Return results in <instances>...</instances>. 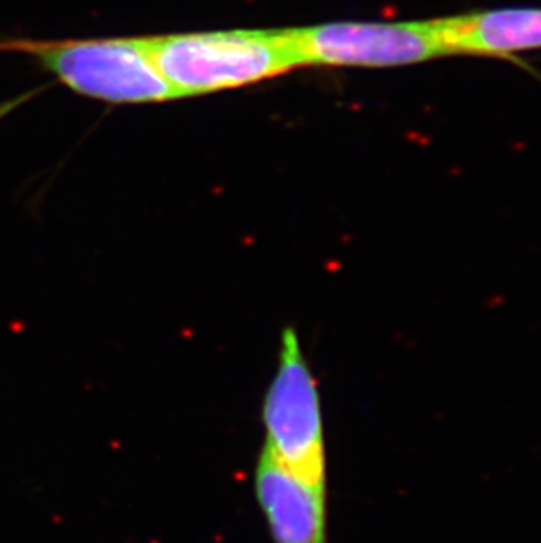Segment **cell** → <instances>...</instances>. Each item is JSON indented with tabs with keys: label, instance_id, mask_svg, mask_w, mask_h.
<instances>
[{
	"label": "cell",
	"instance_id": "1",
	"mask_svg": "<svg viewBox=\"0 0 541 543\" xmlns=\"http://www.w3.org/2000/svg\"><path fill=\"white\" fill-rule=\"evenodd\" d=\"M148 41L178 99L255 85L302 67L292 29L183 32Z\"/></svg>",
	"mask_w": 541,
	"mask_h": 543
},
{
	"label": "cell",
	"instance_id": "2",
	"mask_svg": "<svg viewBox=\"0 0 541 543\" xmlns=\"http://www.w3.org/2000/svg\"><path fill=\"white\" fill-rule=\"evenodd\" d=\"M263 448L281 464L327 490L323 419L316 380L295 329L281 332L278 366L262 402Z\"/></svg>",
	"mask_w": 541,
	"mask_h": 543
},
{
	"label": "cell",
	"instance_id": "3",
	"mask_svg": "<svg viewBox=\"0 0 541 543\" xmlns=\"http://www.w3.org/2000/svg\"><path fill=\"white\" fill-rule=\"evenodd\" d=\"M302 67L390 69L441 58L431 20L332 22L292 29Z\"/></svg>",
	"mask_w": 541,
	"mask_h": 543
},
{
	"label": "cell",
	"instance_id": "4",
	"mask_svg": "<svg viewBox=\"0 0 541 543\" xmlns=\"http://www.w3.org/2000/svg\"><path fill=\"white\" fill-rule=\"evenodd\" d=\"M255 496L274 543H327V490L306 482L262 448Z\"/></svg>",
	"mask_w": 541,
	"mask_h": 543
},
{
	"label": "cell",
	"instance_id": "5",
	"mask_svg": "<svg viewBox=\"0 0 541 543\" xmlns=\"http://www.w3.org/2000/svg\"><path fill=\"white\" fill-rule=\"evenodd\" d=\"M441 57H509L541 50V8H504L431 20Z\"/></svg>",
	"mask_w": 541,
	"mask_h": 543
}]
</instances>
